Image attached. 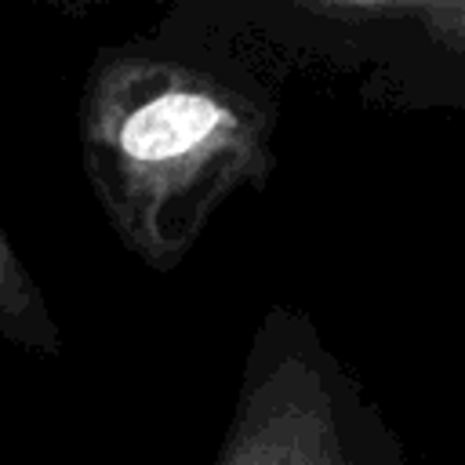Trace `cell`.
<instances>
[{
    "mask_svg": "<svg viewBox=\"0 0 465 465\" xmlns=\"http://www.w3.org/2000/svg\"><path fill=\"white\" fill-rule=\"evenodd\" d=\"M276 124L247 62L171 33L102 47L76 109L87 185L153 272L178 269L232 193L265 185Z\"/></svg>",
    "mask_w": 465,
    "mask_h": 465,
    "instance_id": "1",
    "label": "cell"
},
{
    "mask_svg": "<svg viewBox=\"0 0 465 465\" xmlns=\"http://www.w3.org/2000/svg\"><path fill=\"white\" fill-rule=\"evenodd\" d=\"M211 465H414L309 312L269 305Z\"/></svg>",
    "mask_w": 465,
    "mask_h": 465,
    "instance_id": "2",
    "label": "cell"
},
{
    "mask_svg": "<svg viewBox=\"0 0 465 465\" xmlns=\"http://www.w3.org/2000/svg\"><path fill=\"white\" fill-rule=\"evenodd\" d=\"M0 338L44 356H54L62 349V331L44 302V291L22 265L4 225H0Z\"/></svg>",
    "mask_w": 465,
    "mask_h": 465,
    "instance_id": "3",
    "label": "cell"
}]
</instances>
